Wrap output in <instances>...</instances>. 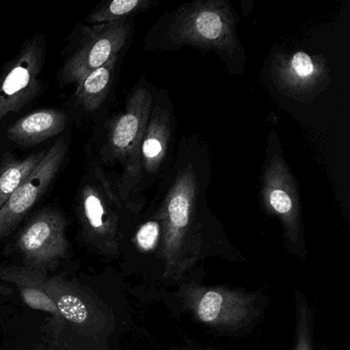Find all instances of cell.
<instances>
[{
  "label": "cell",
  "mask_w": 350,
  "mask_h": 350,
  "mask_svg": "<svg viewBox=\"0 0 350 350\" xmlns=\"http://www.w3.org/2000/svg\"><path fill=\"white\" fill-rule=\"evenodd\" d=\"M176 120L171 104L153 100L148 126L140 149V198L159 177L169 159Z\"/></svg>",
  "instance_id": "cell-11"
},
{
  "label": "cell",
  "mask_w": 350,
  "mask_h": 350,
  "mask_svg": "<svg viewBox=\"0 0 350 350\" xmlns=\"http://www.w3.org/2000/svg\"><path fill=\"white\" fill-rule=\"evenodd\" d=\"M270 73L278 92L296 101H312L329 83L327 59L302 51L276 52L271 59Z\"/></svg>",
  "instance_id": "cell-8"
},
{
  "label": "cell",
  "mask_w": 350,
  "mask_h": 350,
  "mask_svg": "<svg viewBox=\"0 0 350 350\" xmlns=\"http://www.w3.org/2000/svg\"><path fill=\"white\" fill-rule=\"evenodd\" d=\"M132 29L131 18L88 28L75 52L63 64L61 81L65 85L77 83L92 71L120 57Z\"/></svg>",
  "instance_id": "cell-6"
},
{
  "label": "cell",
  "mask_w": 350,
  "mask_h": 350,
  "mask_svg": "<svg viewBox=\"0 0 350 350\" xmlns=\"http://www.w3.org/2000/svg\"><path fill=\"white\" fill-rule=\"evenodd\" d=\"M159 5L155 0H113L96 10L88 17V22L99 25L131 18L135 14L148 11Z\"/></svg>",
  "instance_id": "cell-18"
},
{
  "label": "cell",
  "mask_w": 350,
  "mask_h": 350,
  "mask_svg": "<svg viewBox=\"0 0 350 350\" xmlns=\"http://www.w3.org/2000/svg\"><path fill=\"white\" fill-rule=\"evenodd\" d=\"M180 154L154 216L161 222L159 255L165 266L163 278L178 280L196 265L202 247L198 202L202 180L194 157Z\"/></svg>",
  "instance_id": "cell-2"
},
{
  "label": "cell",
  "mask_w": 350,
  "mask_h": 350,
  "mask_svg": "<svg viewBox=\"0 0 350 350\" xmlns=\"http://www.w3.org/2000/svg\"><path fill=\"white\" fill-rule=\"evenodd\" d=\"M46 59V44L40 36L27 40L0 75V122L19 111L42 92L40 73Z\"/></svg>",
  "instance_id": "cell-7"
},
{
  "label": "cell",
  "mask_w": 350,
  "mask_h": 350,
  "mask_svg": "<svg viewBox=\"0 0 350 350\" xmlns=\"http://www.w3.org/2000/svg\"><path fill=\"white\" fill-rule=\"evenodd\" d=\"M68 151L65 138L57 141L42 161L0 208V239L13 232L32 206L44 196L54 181Z\"/></svg>",
  "instance_id": "cell-10"
},
{
  "label": "cell",
  "mask_w": 350,
  "mask_h": 350,
  "mask_svg": "<svg viewBox=\"0 0 350 350\" xmlns=\"http://www.w3.org/2000/svg\"><path fill=\"white\" fill-rule=\"evenodd\" d=\"M32 278L38 288L44 290L54 301L61 319L70 321L73 325H83L91 319V312L83 293L75 284L62 276L49 278L46 272L32 269Z\"/></svg>",
  "instance_id": "cell-13"
},
{
  "label": "cell",
  "mask_w": 350,
  "mask_h": 350,
  "mask_svg": "<svg viewBox=\"0 0 350 350\" xmlns=\"http://www.w3.org/2000/svg\"><path fill=\"white\" fill-rule=\"evenodd\" d=\"M154 97L147 83L137 85L116 118L108 137V157L122 165L118 183L120 200L137 210L140 202V149L148 126Z\"/></svg>",
  "instance_id": "cell-3"
},
{
  "label": "cell",
  "mask_w": 350,
  "mask_h": 350,
  "mask_svg": "<svg viewBox=\"0 0 350 350\" xmlns=\"http://www.w3.org/2000/svg\"><path fill=\"white\" fill-rule=\"evenodd\" d=\"M239 16L228 0H196L159 18L147 36V51H177L190 46L214 53L231 75H241L247 57L237 33Z\"/></svg>",
  "instance_id": "cell-1"
},
{
  "label": "cell",
  "mask_w": 350,
  "mask_h": 350,
  "mask_svg": "<svg viewBox=\"0 0 350 350\" xmlns=\"http://www.w3.org/2000/svg\"><path fill=\"white\" fill-rule=\"evenodd\" d=\"M46 151L30 155L24 159H10L0 167V208L12 194L28 179L38 163L42 161Z\"/></svg>",
  "instance_id": "cell-17"
},
{
  "label": "cell",
  "mask_w": 350,
  "mask_h": 350,
  "mask_svg": "<svg viewBox=\"0 0 350 350\" xmlns=\"http://www.w3.org/2000/svg\"><path fill=\"white\" fill-rule=\"evenodd\" d=\"M13 292V288L5 282H0V299L9 296Z\"/></svg>",
  "instance_id": "cell-21"
},
{
  "label": "cell",
  "mask_w": 350,
  "mask_h": 350,
  "mask_svg": "<svg viewBox=\"0 0 350 350\" xmlns=\"http://www.w3.org/2000/svg\"><path fill=\"white\" fill-rule=\"evenodd\" d=\"M296 341L294 350H312V319L303 295L296 293Z\"/></svg>",
  "instance_id": "cell-19"
},
{
  "label": "cell",
  "mask_w": 350,
  "mask_h": 350,
  "mask_svg": "<svg viewBox=\"0 0 350 350\" xmlns=\"http://www.w3.org/2000/svg\"><path fill=\"white\" fill-rule=\"evenodd\" d=\"M178 296L186 310L214 329H241L258 314L255 295L243 291L187 284L181 286Z\"/></svg>",
  "instance_id": "cell-5"
},
{
  "label": "cell",
  "mask_w": 350,
  "mask_h": 350,
  "mask_svg": "<svg viewBox=\"0 0 350 350\" xmlns=\"http://www.w3.org/2000/svg\"><path fill=\"white\" fill-rule=\"evenodd\" d=\"M0 280L5 284H15L27 306L44 311L61 319L54 301L42 288L34 284L31 268L17 266H0Z\"/></svg>",
  "instance_id": "cell-15"
},
{
  "label": "cell",
  "mask_w": 350,
  "mask_h": 350,
  "mask_svg": "<svg viewBox=\"0 0 350 350\" xmlns=\"http://www.w3.org/2000/svg\"><path fill=\"white\" fill-rule=\"evenodd\" d=\"M118 58L120 57L112 59L107 64L92 71L77 81L75 98L83 109L95 111L101 107L109 93Z\"/></svg>",
  "instance_id": "cell-16"
},
{
  "label": "cell",
  "mask_w": 350,
  "mask_h": 350,
  "mask_svg": "<svg viewBox=\"0 0 350 350\" xmlns=\"http://www.w3.org/2000/svg\"><path fill=\"white\" fill-rule=\"evenodd\" d=\"M17 247L27 267L46 272L68 254L66 221L56 210H44L24 227Z\"/></svg>",
  "instance_id": "cell-9"
},
{
  "label": "cell",
  "mask_w": 350,
  "mask_h": 350,
  "mask_svg": "<svg viewBox=\"0 0 350 350\" xmlns=\"http://www.w3.org/2000/svg\"><path fill=\"white\" fill-rule=\"evenodd\" d=\"M262 204L266 213L280 220L286 247L305 253L302 206L296 179L284 159L280 139L270 133L261 179Z\"/></svg>",
  "instance_id": "cell-4"
},
{
  "label": "cell",
  "mask_w": 350,
  "mask_h": 350,
  "mask_svg": "<svg viewBox=\"0 0 350 350\" xmlns=\"http://www.w3.org/2000/svg\"><path fill=\"white\" fill-rule=\"evenodd\" d=\"M66 128V116L54 109L38 110L24 116L8 130L10 140L23 146L40 144Z\"/></svg>",
  "instance_id": "cell-14"
},
{
  "label": "cell",
  "mask_w": 350,
  "mask_h": 350,
  "mask_svg": "<svg viewBox=\"0 0 350 350\" xmlns=\"http://www.w3.org/2000/svg\"><path fill=\"white\" fill-rule=\"evenodd\" d=\"M163 237L161 222L153 215L150 220L143 223L135 234L134 241L137 249L143 253H150L159 247Z\"/></svg>",
  "instance_id": "cell-20"
},
{
  "label": "cell",
  "mask_w": 350,
  "mask_h": 350,
  "mask_svg": "<svg viewBox=\"0 0 350 350\" xmlns=\"http://www.w3.org/2000/svg\"><path fill=\"white\" fill-rule=\"evenodd\" d=\"M79 215L83 237L100 253L108 256L120 252L118 217L99 188L87 184L79 198Z\"/></svg>",
  "instance_id": "cell-12"
}]
</instances>
